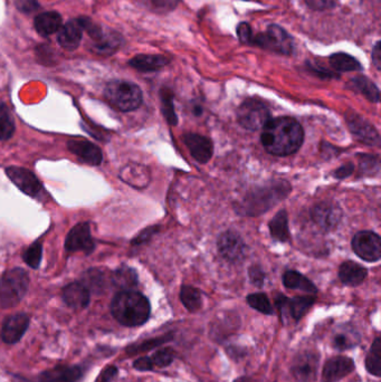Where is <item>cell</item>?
I'll use <instances>...</instances> for the list:
<instances>
[{
  "instance_id": "cell-1",
  "label": "cell",
  "mask_w": 381,
  "mask_h": 382,
  "mask_svg": "<svg viewBox=\"0 0 381 382\" xmlns=\"http://www.w3.org/2000/svg\"><path fill=\"white\" fill-rule=\"evenodd\" d=\"M261 140L268 153L285 157L299 151L304 140V131L292 117H277L266 123Z\"/></svg>"
},
{
  "instance_id": "cell-2",
  "label": "cell",
  "mask_w": 381,
  "mask_h": 382,
  "mask_svg": "<svg viewBox=\"0 0 381 382\" xmlns=\"http://www.w3.org/2000/svg\"><path fill=\"white\" fill-rule=\"evenodd\" d=\"M111 311L115 320L124 327H139L148 321L151 307L141 293L122 291L112 300Z\"/></svg>"
},
{
  "instance_id": "cell-3",
  "label": "cell",
  "mask_w": 381,
  "mask_h": 382,
  "mask_svg": "<svg viewBox=\"0 0 381 382\" xmlns=\"http://www.w3.org/2000/svg\"><path fill=\"white\" fill-rule=\"evenodd\" d=\"M290 193V186L285 181H279L266 187L255 190L246 195L241 206L244 215L257 216L270 210Z\"/></svg>"
},
{
  "instance_id": "cell-4",
  "label": "cell",
  "mask_w": 381,
  "mask_h": 382,
  "mask_svg": "<svg viewBox=\"0 0 381 382\" xmlns=\"http://www.w3.org/2000/svg\"><path fill=\"white\" fill-rule=\"evenodd\" d=\"M108 102L117 110L124 112L133 111L142 103V90L135 83L115 79L108 83L104 90Z\"/></svg>"
},
{
  "instance_id": "cell-5",
  "label": "cell",
  "mask_w": 381,
  "mask_h": 382,
  "mask_svg": "<svg viewBox=\"0 0 381 382\" xmlns=\"http://www.w3.org/2000/svg\"><path fill=\"white\" fill-rule=\"evenodd\" d=\"M30 278L21 269L8 271L0 278V307L10 309L17 305L28 289Z\"/></svg>"
},
{
  "instance_id": "cell-6",
  "label": "cell",
  "mask_w": 381,
  "mask_h": 382,
  "mask_svg": "<svg viewBox=\"0 0 381 382\" xmlns=\"http://www.w3.org/2000/svg\"><path fill=\"white\" fill-rule=\"evenodd\" d=\"M251 44L282 55H291L293 52V39L279 25H271L264 32L253 36Z\"/></svg>"
},
{
  "instance_id": "cell-7",
  "label": "cell",
  "mask_w": 381,
  "mask_h": 382,
  "mask_svg": "<svg viewBox=\"0 0 381 382\" xmlns=\"http://www.w3.org/2000/svg\"><path fill=\"white\" fill-rule=\"evenodd\" d=\"M237 119L243 128L249 131H257L271 120V112L261 101L248 99L238 108Z\"/></svg>"
},
{
  "instance_id": "cell-8",
  "label": "cell",
  "mask_w": 381,
  "mask_h": 382,
  "mask_svg": "<svg viewBox=\"0 0 381 382\" xmlns=\"http://www.w3.org/2000/svg\"><path fill=\"white\" fill-rule=\"evenodd\" d=\"M352 249L361 260L377 262L381 257L380 237L373 231H359L352 240Z\"/></svg>"
},
{
  "instance_id": "cell-9",
  "label": "cell",
  "mask_w": 381,
  "mask_h": 382,
  "mask_svg": "<svg viewBox=\"0 0 381 382\" xmlns=\"http://www.w3.org/2000/svg\"><path fill=\"white\" fill-rule=\"evenodd\" d=\"M79 23L82 25L83 30H86L90 34V37L93 38L95 43V50L99 54H113L115 50H119L121 45V39L117 34H106L103 32L100 27L97 25H92V21L88 18H79Z\"/></svg>"
},
{
  "instance_id": "cell-10",
  "label": "cell",
  "mask_w": 381,
  "mask_h": 382,
  "mask_svg": "<svg viewBox=\"0 0 381 382\" xmlns=\"http://www.w3.org/2000/svg\"><path fill=\"white\" fill-rule=\"evenodd\" d=\"M93 238L91 235V227L88 222H82L70 229L66 240L65 249L68 251H84L86 254H91L94 251Z\"/></svg>"
},
{
  "instance_id": "cell-11",
  "label": "cell",
  "mask_w": 381,
  "mask_h": 382,
  "mask_svg": "<svg viewBox=\"0 0 381 382\" xmlns=\"http://www.w3.org/2000/svg\"><path fill=\"white\" fill-rule=\"evenodd\" d=\"M7 177L14 182L16 187L23 191V193L36 197L41 191V184L39 179L36 178L34 173L30 170L19 168V166H10L6 169Z\"/></svg>"
},
{
  "instance_id": "cell-12",
  "label": "cell",
  "mask_w": 381,
  "mask_h": 382,
  "mask_svg": "<svg viewBox=\"0 0 381 382\" xmlns=\"http://www.w3.org/2000/svg\"><path fill=\"white\" fill-rule=\"evenodd\" d=\"M319 358L312 352L301 353L292 363V374L297 381L311 382L317 376Z\"/></svg>"
},
{
  "instance_id": "cell-13",
  "label": "cell",
  "mask_w": 381,
  "mask_h": 382,
  "mask_svg": "<svg viewBox=\"0 0 381 382\" xmlns=\"http://www.w3.org/2000/svg\"><path fill=\"white\" fill-rule=\"evenodd\" d=\"M245 248L241 236L233 231H226L218 240V251L229 262L241 260L245 255Z\"/></svg>"
},
{
  "instance_id": "cell-14",
  "label": "cell",
  "mask_w": 381,
  "mask_h": 382,
  "mask_svg": "<svg viewBox=\"0 0 381 382\" xmlns=\"http://www.w3.org/2000/svg\"><path fill=\"white\" fill-rule=\"evenodd\" d=\"M68 148L79 160L90 166H99L103 160L102 151L99 146L83 139H72L68 141Z\"/></svg>"
},
{
  "instance_id": "cell-15",
  "label": "cell",
  "mask_w": 381,
  "mask_h": 382,
  "mask_svg": "<svg viewBox=\"0 0 381 382\" xmlns=\"http://www.w3.org/2000/svg\"><path fill=\"white\" fill-rule=\"evenodd\" d=\"M30 325V318L23 313L10 315L5 318L1 327V338L3 342L12 345L21 340Z\"/></svg>"
},
{
  "instance_id": "cell-16",
  "label": "cell",
  "mask_w": 381,
  "mask_h": 382,
  "mask_svg": "<svg viewBox=\"0 0 381 382\" xmlns=\"http://www.w3.org/2000/svg\"><path fill=\"white\" fill-rule=\"evenodd\" d=\"M314 300H315L311 296H302V298H294L290 300L283 295H279L276 298V305L283 316L289 313L295 321H297L306 314L310 307L313 305Z\"/></svg>"
},
{
  "instance_id": "cell-17",
  "label": "cell",
  "mask_w": 381,
  "mask_h": 382,
  "mask_svg": "<svg viewBox=\"0 0 381 382\" xmlns=\"http://www.w3.org/2000/svg\"><path fill=\"white\" fill-rule=\"evenodd\" d=\"M355 370V362L346 356H333L323 367V382H337Z\"/></svg>"
},
{
  "instance_id": "cell-18",
  "label": "cell",
  "mask_w": 381,
  "mask_h": 382,
  "mask_svg": "<svg viewBox=\"0 0 381 382\" xmlns=\"http://www.w3.org/2000/svg\"><path fill=\"white\" fill-rule=\"evenodd\" d=\"M182 140L190 151L191 155L200 164H206L211 160L213 155V143L208 137L196 135V133H186Z\"/></svg>"
},
{
  "instance_id": "cell-19",
  "label": "cell",
  "mask_w": 381,
  "mask_h": 382,
  "mask_svg": "<svg viewBox=\"0 0 381 382\" xmlns=\"http://www.w3.org/2000/svg\"><path fill=\"white\" fill-rule=\"evenodd\" d=\"M82 37V25L79 23V19H74V21H68L64 26L59 28L57 41L62 48L72 52L79 46Z\"/></svg>"
},
{
  "instance_id": "cell-20",
  "label": "cell",
  "mask_w": 381,
  "mask_h": 382,
  "mask_svg": "<svg viewBox=\"0 0 381 382\" xmlns=\"http://www.w3.org/2000/svg\"><path fill=\"white\" fill-rule=\"evenodd\" d=\"M63 300L74 309H82L90 303V291L84 284H68L63 289Z\"/></svg>"
},
{
  "instance_id": "cell-21",
  "label": "cell",
  "mask_w": 381,
  "mask_h": 382,
  "mask_svg": "<svg viewBox=\"0 0 381 382\" xmlns=\"http://www.w3.org/2000/svg\"><path fill=\"white\" fill-rule=\"evenodd\" d=\"M348 123H349L350 128L352 133L355 137L360 139L362 142L373 144V146H379L380 139H379L378 132L375 131L373 126H370L369 123L361 119L358 115H352L348 117Z\"/></svg>"
},
{
  "instance_id": "cell-22",
  "label": "cell",
  "mask_w": 381,
  "mask_h": 382,
  "mask_svg": "<svg viewBox=\"0 0 381 382\" xmlns=\"http://www.w3.org/2000/svg\"><path fill=\"white\" fill-rule=\"evenodd\" d=\"M82 376L79 367L59 365L46 370L39 376V382H77Z\"/></svg>"
},
{
  "instance_id": "cell-23",
  "label": "cell",
  "mask_w": 381,
  "mask_h": 382,
  "mask_svg": "<svg viewBox=\"0 0 381 382\" xmlns=\"http://www.w3.org/2000/svg\"><path fill=\"white\" fill-rule=\"evenodd\" d=\"M312 217L317 225L324 228V229H329V228L335 227L339 222L340 209L332 204L323 202L314 208L312 211Z\"/></svg>"
},
{
  "instance_id": "cell-24",
  "label": "cell",
  "mask_w": 381,
  "mask_h": 382,
  "mask_svg": "<svg viewBox=\"0 0 381 382\" xmlns=\"http://www.w3.org/2000/svg\"><path fill=\"white\" fill-rule=\"evenodd\" d=\"M36 32L43 37H48L59 32L62 27V17L59 12H41L34 21Z\"/></svg>"
},
{
  "instance_id": "cell-25",
  "label": "cell",
  "mask_w": 381,
  "mask_h": 382,
  "mask_svg": "<svg viewBox=\"0 0 381 382\" xmlns=\"http://www.w3.org/2000/svg\"><path fill=\"white\" fill-rule=\"evenodd\" d=\"M169 64V59L164 55H146L141 54L130 59L129 65L139 72H156Z\"/></svg>"
},
{
  "instance_id": "cell-26",
  "label": "cell",
  "mask_w": 381,
  "mask_h": 382,
  "mask_svg": "<svg viewBox=\"0 0 381 382\" xmlns=\"http://www.w3.org/2000/svg\"><path fill=\"white\" fill-rule=\"evenodd\" d=\"M339 278H340L341 282L346 285L358 286L366 280L367 269L357 262L348 260L340 266Z\"/></svg>"
},
{
  "instance_id": "cell-27",
  "label": "cell",
  "mask_w": 381,
  "mask_h": 382,
  "mask_svg": "<svg viewBox=\"0 0 381 382\" xmlns=\"http://www.w3.org/2000/svg\"><path fill=\"white\" fill-rule=\"evenodd\" d=\"M349 84L352 90L362 94L364 97L369 99L370 102H379V99H380L379 88L366 76H357L355 79H351Z\"/></svg>"
},
{
  "instance_id": "cell-28",
  "label": "cell",
  "mask_w": 381,
  "mask_h": 382,
  "mask_svg": "<svg viewBox=\"0 0 381 382\" xmlns=\"http://www.w3.org/2000/svg\"><path fill=\"white\" fill-rule=\"evenodd\" d=\"M329 61L332 68L337 72H355L362 70V65L359 63L358 59L346 52H335L330 56Z\"/></svg>"
},
{
  "instance_id": "cell-29",
  "label": "cell",
  "mask_w": 381,
  "mask_h": 382,
  "mask_svg": "<svg viewBox=\"0 0 381 382\" xmlns=\"http://www.w3.org/2000/svg\"><path fill=\"white\" fill-rule=\"evenodd\" d=\"M283 284L288 289H301L306 293H317V287L311 280L295 271H288L283 275Z\"/></svg>"
},
{
  "instance_id": "cell-30",
  "label": "cell",
  "mask_w": 381,
  "mask_h": 382,
  "mask_svg": "<svg viewBox=\"0 0 381 382\" xmlns=\"http://www.w3.org/2000/svg\"><path fill=\"white\" fill-rule=\"evenodd\" d=\"M270 231L273 238H275L280 242H288L290 240L288 213L285 210L279 211L276 213L275 217L271 220Z\"/></svg>"
},
{
  "instance_id": "cell-31",
  "label": "cell",
  "mask_w": 381,
  "mask_h": 382,
  "mask_svg": "<svg viewBox=\"0 0 381 382\" xmlns=\"http://www.w3.org/2000/svg\"><path fill=\"white\" fill-rule=\"evenodd\" d=\"M366 367L369 374L381 376V338H377L367 354Z\"/></svg>"
},
{
  "instance_id": "cell-32",
  "label": "cell",
  "mask_w": 381,
  "mask_h": 382,
  "mask_svg": "<svg viewBox=\"0 0 381 382\" xmlns=\"http://www.w3.org/2000/svg\"><path fill=\"white\" fill-rule=\"evenodd\" d=\"M112 280H113L115 286L120 287L124 291H131V289L138 283L137 273L129 267H122V269H117L113 274Z\"/></svg>"
},
{
  "instance_id": "cell-33",
  "label": "cell",
  "mask_w": 381,
  "mask_h": 382,
  "mask_svg": "<svg viewBox=\"0 0 381 382\" xmlns=\"http://www.w3.org/2000/svg\"><path fill=\"white\" fill-rule=\"evenodd\" d=\"M180 300L185 305L186 309L190 312H196L202 307V295H200L199 291L193 286H182Z\"/></svg>"
},
{
  "instance_id": "cell-34",
  "label": "cell",
  "mask_w": 381,
  "mask_h": 382,
  "mask_svg": "<svg viewBox=\"0 0 381 382\" xmlns=\"http://www.w3.org/2000/svg\"><path fill=\"white\" fill-rule=\"evenodd\" d=\"M15 133V122L6 104H0V140H9Z\"/></svg>"
},
{
  "instance_id": "cell-35",
  "label": "cell",
  "mask_w": 381,
  "mask_h": 382,
  "mask_svg": "<svg viewBox=\"0 0 381 382\" xmlns=\"http://www.w3.org/2000/svg\"><path fill=\"white\" fill-rule=\"evenodd\" d=\"M247 303L249 304V307L256 309L258 312L266 315L273 314L272 304L264 293H254V294L248 295Z\"/></svg>"
},
{
  "instance_id": "cell-36",
  "label": "cell",
  "mask_w": 381,
  "mask_h": 382,
  "mask_svg": "<svg viewBox=\"0 0 381 382\" xmlns=\"http://www.w3.org/2000/svg\"><path fill=\"white\" fill-rule=\"evenodd\" d=\"M162 112L168 122L170 123L171 126H176L177 115L175 112V106H173V95L170 90L164 88L162 90Z\"/></svg>"
},
{
  "instance_id": "cell-37",
  "label": "cell",
  "mask_w": 381,
  "mask_h": 382,
  "mask_svg": "<svg viewBox=\"0 0 381 382\" xmlns=\"http://www.w3.org/2000/svg\"><path fill=\"white\" fill-rule=\"evenodd\" d=\"M41 256H43V247H41V242H35L32 244L23 255V260L32 269H39Z\"/></svg>"
},
{
  "instance_id": "cell-38",
  "label": "cell",
  "mask_w": 381,
  "mask_h": 382,
  "mask_svg": "<svg viewBox=\"0 0 381 382\" xmlns=\"http://www.w3.org/2000/svg\"><path fill=\"white\" fill-rule=\"evenodd\" d=\"M150 359L153 361V365H158L160 367H168L175 360V353L169 347H166L157 351Z\"/></svg>"
},
{
  "instance_id": "cell-39",
  "label": "cell",
  "mask_w": 381,
  "mask_h": 382,
  "mask_svg": "<svg viewBox=\"0 0 381 382\" xmlns=\"http://www.w3.org/2000/svg\"><path fill=\"white\" fill-rule=\"evenodd\" d=\"M358 342V336H350L348 333H341V334H338L333 338V345L339 350L350 349V347H355Z\"/></svg>"
},
{
  "instance_id": "cell-40",
  "label": "cell",
  "mask_w": 381,
  "mask_h": 382,
  "mask_svg": "<svg viewBox=\"0 0 381 382\" xmlns=\"http://www.w3.org/2000/svg\"><path fill=\"white\" fill-rule=\"evenodd\" d=\"M86 287H92V289H100L104 284V273L100 269H90L86 274Z\"/></svg>"
},
{
  "instance_id": "cell-41",
  "label": "cell",
  "mask_w": 381,
  "mask_h": 382,
  "mask_svg": "<svg viewBox=\"0 0 381 382\" xmlns=\"http://www.w3.org/2000/svg\"><path fill=\"white\" fill-rule=\"evenodd\" d=\"M305 3L313 10H326L337 6L338 0H305Z\"/></svg>"
},
{
  "instance_id": "cell-42",
  "label": "cell",
  "mask_w": 381,
  "mask_h": 382,
  "mask_svg": "<svg viewBox=\"0 0 381 382\" xmlns=\"http://www.w3.org/2000/svg\"><path fill=\"white\" fill-rule=\"evenodd\" d=\"M237 35L240 41L243 44H251L252 43L253 32L252 28L247 23H241L237 27Z\"/></svg>"
},
{
  "instance_id": "cell-43",
  "label": "cell",
  "mask_w": 381,
  "mask_h": 382,
  "mask_svg": "<svg viewBox=\"0 0 381 382\" xmlns=\"http://www.w3.org/2000/svg\"><path fill=\"white\" fill-rule=\"evenodd\" d=\"M361 169L366 170L367 168H369V173H378L379 171V160L378 157H369V155H364L362 157V161H361Z\"/></svg>"
},
{
  "instance_id": "cell-44",
  "label": "cell",
  "mask_w": 381,
  "mask_h": 382,
  "mask_svg": "<svg viewBox=\"0 0 381 382\" xmlns=\"http://www.w3.org/2000/svg\"><path fill=\"white\" fill-rule=\"evenodd\" d=\"M15 3L18 10L26 14L34 12L39 7L37 0H15Z\"/></svg>"
},
{
  "instance_id": "cell-45",
  "label": "cell",
  "mask_w": 381,
  "mask_h": 382,
  "mask_svg": "<svg viewBox=\"0 0 381 382\" xmlns=\"http://www.w3.org/2000/svg\"><path fill=\"white\" fill-rule=\"evenodd\" d=\"M135 367L137 370L140 371L153 370V363L149 356H144L135 362Z\"/></svg>"
},
{
  "instance_id": "cell-46",
  "label": "cell",
  "mask_w": 381,
  "mask_h": 382,
  "mask_svg": "<svg viewBox=\"0 0 381 382\" xmlns=\"http://www.w3.org/2000/svg\"><path fill=\"white\" fill-rule=\"evenodd\" d=\"M353 166H352L351 164H346V166H342L341 168H339V169L335 171V177L339 179H344L346 178V177H349V175H352V173H353Z\"/></svg>"
},
{
  "instance_id": "cell-47",
  "label": "cell",
  "mask_w": 381,
  "mask_h": 382,
  "mask_svg": "<svg viewBox=\"0 0 381 382\" xmlns=\"http://www.w3.org/2000/svg\"><path fill=\"white\" fill-rule=\"evenodd\" d=\"M155 6L158 7V9H173L177 6L178 0H151Z\"/></svg>"
},
{
  "instance_id": "cell-48",
  "label": "cell",
  "mask_w": 381,
  "mask_h": 382,
  "mask_svg": "<svg viewBox=\"0 0 381 382\" xmlns=\"http://www.w3.org/2000/svg\"><path fill=\"white\" fill-rule=\"evenodd\" d=\"M373 64H375L377 70H380L381 65V43L380 41H377V44L375 45L373 50Z\"/></svg>"
},
{
  "instance_id": "cell-49",
  "label": "cell",
  "mask_w": 381,
  "mask_h": 382,
  "mask_svg": "<svg viewBox=\"0 0 381 382\" xmlns=\"http://www.w3.org/2000/svg\"><path fill=\"white\" fill-rule=\"evenodd\" d=\"M251 278H252L253 283L260 286L263 283L264 274H263V271H260L257 267H255V269H251Z\"/></svg>"
},
{
  "instance_id": "cell-50",
  "label": "cell",
  "mask_w": 381,
  "mask_h": 382,
  "mask_svg": "<svg viewBox=\"0 0 381 382\" xmlns=\"http://www.w3.org/2000/svg\"><path fill=\"white\" fill-rule=\"evenodd\" d=\"M234 382H251V381H249L248 378H246V376H242V378H238V379L235 380Z\"/></svg>"
}]
</instances>
